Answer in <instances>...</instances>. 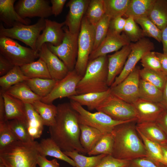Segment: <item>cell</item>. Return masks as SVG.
<instances>
[{
	"mask_svg": "<svg viewBox=\"0 0 167 167\" xmlns=\"http://www.w3.org/2000/svg\"><path fill=\"white\" fill-rule=\"evenodd\" d=\"M57 106L55 123L49 127L50 138L63 152L75 150L83 154L87 153L80 142L78 113L70 103H62Z\"/></svg>",
	"mask_w": 167,
	"mask_h": 167,
	"instance_id": "6da1fadb",
	"label": "cell"
},
{
	"mask_svg": "<svg viewBox=\"0 0 167 167\" xmlns=\"http://www.w3.org/2000/svg\"><path fill=\"white\" fill-rule=\"evenodd\" d=\"M136 121L116 126L112 131L114 144L112 156L119 159L131 161L147 156L143 142L136 129Z\"/></svg>",
	"mask_w": 167,
	"mask_h": 167,
	"instance_id": "7a4b0ae2",
	"label": "cell"
},
{
	"mask_svg": "<svg viewBox=\"0 0 167 167\" xmlns=\"http://www.w3.org/2000/svg\"><path fill=\"white\" fill-rule=\"evenodd\" d=\"M108 75L107 55L89 61L85 73L77 85V95L107 91L110 88L107 84Z\"/></svg>",
	"mask_w": 167,
	"mask_h": 167,
	"instance_id": "3957f363",
	"label": "cell"
},
{
	"mask_svg": "<svg viewBox=\"0 0 167 167\" xmlns=\"http://www.w3.org/2000/svg\"><path fill=\"white\" fill-rule=\"evenodd\" d=\"M38 142L16 141L0 150V163L6 167H37Z\"/></svg>",
	"mask_w": 167,
	"mask_h": 167,
	"instance_id": "277c9868",
	"label": "cell"
},
{
	"mask_svg": "<svg viewBox=\"0 0 167 167\" xmlns=\"http://www.w3.org/2000/svg\"><path fill=\"white\" fill-rule=\"evenodd\" d=\"M95 27L84 16L81 23L78 38V52L75 69L83 76L93 50L95 38Z\"/></svg>",
	"mask_w": 167,
	"mask_h": 167,
	"instance_id": "5b68a950",
	"label": "cell"
},
{
	"mask_svg": "<svg viewBox=\"0 0 167 167\" xmlns=\"http://www.w3.org/2000/svg\"><path fill=\"white\" fill-rule=\"evenodd\" d=\"M70 103L73 108L78 113L79 124L95 128L104 134L112 132L114 128L118 125L137 120L133 119L124 121L115 120L101 111L91 113L74 101L70 100Z\"/></svg>",
	"mask_w": 167,
	"mask_h": 167,
	"instance_id": "8992f818",
	"label": "cell"
},
{
	"mask_svg": "<svg viewBox=\"0 0 167 167\" xmlns=\"http://www.w3.org/2000/svg\"><path fill=\"white\" fill-rule=\"evenodd\" d=\"M45 27V19L44 18H40L33 24L27 25L19 23L9 28H5L1 23L0 36L18 40L36 51V41Z\"/></svg>",
	"mask_w": 167,
	"mask_h": 167,
	"instance_id": "52a82bcc",
	"label": "cell"
},
{
	"mask_svg": "<svg viewBox=\"0 0 167 167\" xmlns=\"http://www.w3.org/2000/svg\"><path fill=\"white\" fill-rule=\"evenodd\" d=\"M0 54L14 66H20L39 58L38 52L11 38L0 36Z\"/></svg>",
	"mask_w": 167,
	"mask_h": 167,
	"instance_id": "ba28073f",
	"label": "cell"
},
{
	"mask_svg": "<svg viewBox=\"0 0 167 167\" xmlns=\"http://www.w3.org/2000/svg\"><path fill=\"white\" fill-rule=\"evenodd\" d=\"M63 29L65 36L59 45L56 46L46 44L49 49L64 62L70 71L75 69L77 60L79 33H72L66 27Z\"/></svg>",
	"mask_w": 167,
	"mask_h": 167,
	"instance_id": "9c48e42d",
	"label": "cell"
},
{
	"mask_svg": "<svg viewBox=\"0 0 167 167\" xmlns=\"http://www.w3.org/2000/svg\"><path fill=\"white\" fill-rule=\"evenodd\" d=\"M118 121L137 119L135 109L132 104L127 103L111 94L96 109Z\"/></svg>",
	"mask_w": 167,
	"mask_h": 167,
	"instance_id": "30bf717a",
	"label": "cell"
},
{
	"mask_svg": "<svg viewBox=\"0 0 167 167\" xmlns=\"http://www.w3.org/2000/svg\"><path fill=\"white\" fill-rule=\"evenodd\" d=\"M130 45L131 51L123 68L110 88L116 86L124 80L134 70L144 55L155 49L153 43L145 37L136 42L131 43Z\"/></svg>",
	"mask_w": 167,
	"mask_h": 167,
	"instance_id": "8fae6325",
	"label": "cell"
},
{
	"mask_svg": "<svg viewBox=\"0 0 167 167\" xmlns=\"http://www.w3.org/2000/svg\"><path fill=\"white\" fill-rule=\"evenodd\" d=\"M139 66H136L132 71L122 82L116 86L110 88L111 94L118 98L132 104L139 97L140 79Z\"/></svg>",
	"mask_w": 167,
	"mask_h": 167,
	"instance_id": "7c38bea8",
	"label": "cell"
},
{
	"mask_svg": "<svg viewBox=\"0 0 167 167\" xmlns=\"http://www.w3.org/2000/svg\"><path fill=\"white\" fill-rule=\"evenodd\" d=\"M83 76L75 70L70 71L63 78L57 81L53 89L47 96L41 101L48 104H52L55 100L77 95L76 88Z\"/></svg>",
	"mask_w": 167,
	"mask_h": 167,
	"instance_id": "4fadbf2b",
	"label": "cell"
},
{
	"mask_svg": "<svg viewBox=\"0 0 167 167\" xmlns=\"http://www.w3.org/2000/svg\"><path fill=\"white\" fill-rule=\"evenodd\" d=\"M50 2L47 0H19L15 8L23 19L39 17L45 19L53 15Z\"/></svg>",
	"mask_w": 167,
	"mask_h": 167,
	"instance_id": "5bb4252c",
	"label": "cell"
},
{
	"mask_svg": "<svg viewBox=\"0 0 167 167\" xmlns=\"http://www.w3.org/2000/svg\"><path fill=\"white\" fill-rule=\"evenodd\" d=\"M131 41L123 32L121 34L109 29L107 35L99 46L90 54L89 61L99 57L118 51Z\"/></svg>",
	"mask_w": 167,
	"mask_h": 167,
	"instance_id": "9a60e30c",
	"label": "cell"
},
{
	"mask_svg": "<svg viewBox=\"0 0 167 167\" xmlns=\"http://www.w3.org/2000/svg\"><path fill=\"white\" fill-rule=\"evenodd\" d=\"M65 25L64 22L58 23L45 19V28L36 42V51L38 52L45 43H50L56 46L59 45L65 36L63 27Z\"/></svg>",
	"mask_w": 167,
	"mask_h": 167,
	"instance_id": "2e32d148",
	"label": "cell"
},
{
	"mask_svg": "<svg viewBox=\"0 0 167 167\" xmlns=\"http://www.w3.org/2000/svg\"><path fill=\"white\" fill-rule=\"evenodd\" d=\"M90 0H71L66 4L69 11L64 21L69 32L79 33L82 21L85 14Z\"/></svg>",
	"mask_w": 167,
	"mask_h": 167,
	"instance_id": "e0dca14e",
	"label": "cell"
},
{
	"mask_svg": "<svg viewBox=\"0 0 167 167\" xmlns=\"http://www.w3.org/2000/svg\"><path fill=\"white\" fill-rule=\"evenodd\" d=\"M38 52L39 58L45 63L51 79L58 81L67 75L69 71L67 67L49 49L46 43L42 45Z\"/></svg>",
	"mask_w": 167,
	"mask_h": 167,
	"instance_id": "ac0fdd59",
	"label": "cell"
},
{
	"mask_svg": "<svg viewBox=\"0 0 167 167\" xmlns=\"http://www.w3.org/2000/svg\"><path fill=\"white\" fill-rule=\"evenodd\" d=\"M132 104L137 114V123L155 122L161 113L165 109L161 103L140 98Z\"/></svg>",
	"mask_w": 167,
	"mask_h": 167,
	"instance_id": "d6986e66",
	"label": "cell"
},
{
	"mask_svg": "<svg viewBox=\"0 0 167 167\" xmlns=\"http://www.w3.org/2000/svg\"><path fill=\"white\" fill-rule=\"evenodd\" d=\"M130 44L125 45L113 54L107 56L108 75L107 84L110 88L122 71L131 52Z\"/></svg>",
	"mask_w": 167,
	"mask_h": 167,
	"instance_id": "ffe728a7",
	"label": "cell"
},
{
	"mask_svg": "<svg viewBox=\"0 0 167 167\" xmlns=\"http://www.w3.org/2000/svg\"><path fill=\"white\" fill-rule=\"evenodd\" d=\"M0 93L4 100L6 121L16 120L27 124L25 104L5 92L0 91Z\"/></svg>",
	"mask_w": 167,
	"mask_h": 167,
	"instance_id": "44dd1931",
	"label": "cell"
},
{
	"mask_svg": "<svg viewBox=\"0 0 167 167\" xmlns=\"http://www.w3.org/2000/svg\"><path fill=\"white\" fill-rule=\"evenodd\" d=\"M15 0H0V19L9 27L17 23L29 25L31 20L22 18L16 11L14 6Z\"/></svg>",
	"mask_w": 167,
	"mask_h": 167,
	"instance_id": "7402d4cb",
	"label": "cell"
},
{
	"mask_svg": "<svg viewBox=\"0 0 167 167\" xmlns=\"http://www.w3.org/2000/svg\"><path fill=\"white\" fill-rule=\"evenodd\" d=\"M37 148L41 156L53 157L66 162L73 167H76L74 161L66 155L50 138L42 139L38 143Z\"/></svg>",
	"mask_w": 167,
	"mask_h": 167,
	"instance_id": "603a6c76",
	"label": "cell"
},
{
	"mask_svg": "<svg viewBox=\"0 0 167 167\" xmlns=\"http://www.w3.org/2000/svg\"><path fill=\"white\" fill-rule=\"evenodd\" d=\"M136 127L137 131L148 139L160 145L167 143L165 133L156 122L137 123Z\"/></svg>",
	"mask_w": 167,
	"mask_h": 167,
	"instance_id": "cb8c5ba5",
	"label": "cell"
},
{
	"mask_svg": "<svg viewBox=\"0 0 167 167\" xmlns=\"http://www.w3.org/2000/svg\"><path fill=\"white\" fill-rule=\"evenodd\" d=\"M25 108L28 131L31 138L35 140L41 136L44 125L42 119L32 104L25 103Z\"/></svg>",
	"mask_w": 167,
	"mask_h": 167,
	"instance_id": "d4e9b609",
	"label": "cell"
},
{
	"mask_svg": "<svg viewBox=\"0 0 167 167\" xmlns=\"http://www.w3.org/2000/svg\"><path fill=\"white\" fill-rule=\"evenodd\" d=\"M110 88L107 91L74 95L69 97L70 100L76 102L82 106H85L90 110L100 105L111 94Z\"/></svg>",
	"mask_w": 167,
	"mask_h": 167,
	"instance_id": "484cf974",
	"label": "cell"
},
{
	"mask_svg": "<svg viewBox=\"0 0 167 167\" xmlns=\"http://www.w3.org/2000/svg\"><path fill=\"white\" fill-rule=\"evenodd\" d=\"M80 142L87 153L89 152L101 139L104 134L93 127L79 124Z\"/></svg>",
	"mask_w": 167,
	"mask_h": 167,
	"instance_id": "4316f807",
	"label": "cell"
},
{
	"mask_svg": "<svg viewBox=\"0 0 167 167\" xmlns=\"http://www.w3.org/2000/svg\"><path fill=\"white\" fill-rule=\"evenodd\" d=\"M4 92L25 104H32L35 101L41 100L42 99L34 93L24 82L15 84Z\"/></svg>",
	"mask_w": 167,
	"mask_h": 167,
	"instance_id": "83f0119b",
	"label": "cell"
},
{
	"mask_svg": "<svg viewBox=\"0 0 167 167\" xmlns=\"http://www.w3.org/2000/svg\"><path fill=\"white\" fill-rule=\"evenodd\" d=\"M156 0H131L124 16L134 19L148 17Z\"/></svg>",
	"mask_w": 167,
	"mask_h": 167,
	"instance_id": "f1b7e54d",
	"label": "cell"
},
{
	"mask_svg": "<svg viewBox=\"0 0 167 167\" xmlns=\"http://www.w3.org/2000/svg\"><path fill=\"white\" fill-rule=\"evenodd\" d=\"M137 131L144 144L147 155L146 157L158 167H167L160 145L148 139L139 131Z\"/></svg>",
	"mask_w": 167,
	"mask_h": 167,
	"instance_id": "f546056e",
	"label": "cell"
},
{
	"mask_svg": "<svg viewBox=\"0 0 167 167\" xmlns=\"http://www.w3.org/2000/svg\"><path fill=\"white\" fill-rule=\"evenodd\" d=\"M57 81L52 79L36 78L24 82L34 93L42 98L50 93Z\"/></svg>",
	"mask_w": 167,
	"mask_h": 167,
	"instance_id": "4dcf8cb0",
	"label": "cell"
},
{
	"mask_svg": "<svg viewBox=\"0 0 167 167\" xmlns=\"http://www.w3.org/2000/svg\"><path fill=\"white\" fill-rule=\"evenodd\" d=\"M148 17L162 30L167 25V0H156Z\"/></svg>",
	"mask_w": 167,
	"mask_h": 167,
	"instance_id": "1f68e13d",
	"label": "cell"
},
{
	"mask_svg": "<svg viewBox=\"0 0 167 167\" xmlns=\"http://www.w3.org/2000/svg\"><path fill=\"white\" fill-rule=\"evenodd\" d=\"M24 74L29 78L51 79L46 65L41 58L20 66Z\"/></svg>",
	"mask_w": 167,
	"mask_h": 167,
	"instance_id": "d6a6232c",
	"label": "cell"
},
{
	"mask_svg": "<svg viewBox=\"0 0 167 167\" xmlns=\"http://www.w3.org/2000/svg\"><path fill=\"white\" fill-rule=\"evenodd\" d=\"M32 105L42 119L44 126L49 127L54 124L57 113V106L45 103L41 100L36 101Z\"/></svg>",
	"mask_w": 167,
	"mask_h": 167,
	"instance_id": "836d02e7",
	"label": "cell"
},
{
	"mask_svg": "<svg viewBox=\"0 0 167 167\" xmlns=\"http://www.w3.org/2000/svg\"><path fill=\"white\" fill-rule=\"evenodd\" d=\"M131 0H103L105 15L111 19L124 16Z\"/></svg>",
	"mask_w": 167,
	"mask_h": 167,
	"instance_id": "e575fe53",
	"label": "cell"
},
{
	"mask_svg": "<svg viewBox=\"0 0 167 167\" xmlns=\"http://www.w3.org/2000/svg\"><path fill=\"white\" fill-rule=\"evenodd\" d=\"M19 66H15L9 72L0 77V91L5 92L11 86L29 79Z\"/></svg>",
	"mask_w": 167,
	"mask_h": 167,
	"instance_id": "d590c367",
	"label": "cell"
},
{
	"mask_svg": "<svg viewBox=\"0 0 167 167\" xmlns=\"http://www.w3.org/2000/svg\"><path fill=\"white\" fill-rule=\"evenodd\" d=\"M139 97L141 99L160 103L162 100V92L153 84L140 79Z\"/></svg>",
	"mask_w": 167,
	"mask_h": 167,
	"instance_id": "8d00e7d4",
	"label": "cell"
},
{
	"mask_svg": "<svg viewBox=\"0 0 167 167\" xmlns=\"http://www.w3.org/2000/svg\"><path fill=\"white\" fill-rule=\"evenodd\" d=\"M75 162L76 167H96L106 155L100 154L87 156L76 151L63 152Z\"/></svg>",
	"mask_w": 167,
	"mask_h": 167,
	"instance_id": "74e56055",
	"label": "cell"
},
{
	"mask_svg": "<svg viewBox=\"0 0 167 167\" xmlns=\"http://www.w3.org/2000/svg\"><path fill=\"white\" fill-rule=\"evenodd\" d=\"M113 144L114 137L112 133L105 134L87 154L89 156L100 154L111 155Z\"/></svg>",
	"mask_w": 167,
	"mask_h": 167,
	"instance_id": "f35d334b",
	"label": "cell"
},
{
	"mask_svg": "<svg viewBox=\"0 0 167 167\" xmlns=\"http://www.w3.org/2000/svg\"><path fill=\"white\" fill-rule=\"evenodd\" d=\"M139 75L141 79L151 83L163 91L167 80V75L163 72L143 68L139 71Z\"/></svg>",
	"mask_w": 167,
	"mask_h": 167,
	"instance_id": "ab89813d",
	"label": "cell"
},
{
	"mask_svg": "<svg viewBox=\"0 0 167 167\" xmlns=\"http://www.w3.org/2000/svg\"><path fill=\"white\" fill-rule=\"evenodd\" d=\"M105 15L103 0H91L84 15L89 22L95 26Z\"/></svg>",
	"mask_w": 167,
	"mask_h": 167,
	"instance_id": "60d3db41",
	"label": "cell"
},
{
	"mask_svg": "<svg viewBox=\"0 0 167 167\" xmlns=\"http://www.w3.org/2000/svg\"><path fill=\"white\" fill-rule=\"evenodd\" d=\"M134 19L140 26L145 36L153 38L158 42H161V31L148 17Z\"/></svg>",
	"mask_w": 167,
	"mask_h": 167,
	"instance_id": "b9f144b4",
	"label": "cell"
},
{
	"mask_svg": "<svg viewBox=\"0 0 167 167\" xmlns=\"http://www.w3.org/2000/svg\"><path fill=\"white\" fill-rule=\"evenodd\" d=\"M8 125L18 140L24 142L34 141L28 133L26 123L16 120L7 121Z\"/></svg>",
	"mask_w": 167,
	"mask_h": 167,
	"instance_id": "7bdbcfd3",
	"label": "cell"
},
{
	"mask_svg": "<svg viewBox=\"0 0 167 167\" xmlns=\"http://www.w3.org/2000/svg\"><path fill=\"white\" fill-rule=\"evenodd\" d=\"M123 32L131 42H136L145 37L142 29L132 17L126 19Z\"/></svg>",
	"mask_w": 167,
	"mask_h": 167,
	"instance_id": "ee69618b",
	"label": "cell"
},
{
	"mask_svg": "<svg viewBox=\"0 0 167 167\" xmlns=\"http://www.w3.org/2000/svg\"><path fill=\"white\" fill-rule=\"evenodd\" d=\"M110 20V19L105 15L95 26L94 42L92 51L99 46L106 37Z\"/></svg>",
	"mask_w": 167,
	"mask_h": 167,
	"instance_id": "f6af8a7d",
	"label": "cell"
},
{
	"mask_svg": "<svg viewBox=\"0 0 167 167\" xmlns=\"http://www.w3.org/2000/svg\"><path fill=\"white\" fill-rule=\"evenodd\" d=\"M18 140L9 128L7 121L0 122V150Z\"/></svg>",
	"mask_w": 167,
	"mask_h": 167,
	"instance_id": "bcb514c9",
	"label": "cell"
},
{
	"mask_svg": "<svg viewBox=\"0 0 167 167\" xmlns=\"http://www.w3.org/2000/svg\"><path fill=\"white\" fill-rule=\"evenodd\" d=\"M140 61L143 68L163 72L160 61L156 56L155 52L151 51L147 53L143 57Z\"/></svg>",
	"mask_w": 167,
	"mask_h": 167,
	"instance_id": "7dc6e473",
	"label": "cell"
},
{
	"mask_svg": "<svg viewBox=\"0 0 167 167\" xmlns=\"http://www.w3.org/2000/svg\"><path fill=\"white\" fill-rule=\"evenodd\" d=\"M130 161L115 158L111 155H107L96 167H129Z\"/></svg>",
	"mask_w": 167,
	"mask_h": 167,
	"instance_id": "c3c4849f",
	"label": "cell"
},
{
	"mask_svg": "<svg viewBox=\"0 0 167 167\" xmlns=\"http://www.w3.org/2000/svg\"><path fill=\"white\" fill-rule=\"evenodd\" d=\"M126 22V19L120 17L111 19L109 29L121 34L123 31Z\"/></svg>",
	"mask_w": 167,
	"mask_h": 167,
	"instance_id": "681fc988",
	"label": "cell"
},
{
	"mask_svg": "<svg viewBox=\"0 0 167 167\" xmlns=\"http://www.w3.org/2000/svg\"><path fill=\"white\" fill-rule=\"evenodd\" d=\"M129 167H158L147 157L136 159L130 161Z\"/></svg>",
	"mask_w": 167,
	"mask_h": 167,
	"instance_id": "f907efd6",
	"label": "cell"
},
{
	"mask_svg": "<svg viewBox=\"0 0 167 167\" xmlns=\"http://www.w3.org/2000/svg\"><path fill=\"white\" fill-rule=\"evenodd\" d=\"M37 163L39 167H60L56 159L49 161L47 159L46 157L40 154L38 156Z\"/></svg>",
	"mask_w": 167,
	"mask_h": 167,
	"instance_id": "816d5d0a",
	"label": "cell"
},
{
	"mask_svg": "<svg viewBox=\"0 0 167 167\" xmlns=\"http://www.w3.org/2000/svg\"><path fill=\"white\" fill-rule=\"evenodd\" d=\"M15 66L7 59L0 54V76L6 74Z\"/></svg>",
	"mask_w": 167,
	"mask_h": 167,
	"instance_id": "f5cc1de1",
	"label": "cell"
},
{
	"mask_svg": "<svg viewBox=\"0 0 167 167\" xmlns=\"http://www.w3.org/2000/svg\"><path fill=\"white\" fill-rule=\"evenodd\" d=\"M52 13L55 16L59 15L62 11L66 0H51L50 1Z\"/></svg>",
	"mask_w": 167,
	"mask_h": 167,
	"instance_id": "db71d44e",
	"label": "cell"
},
{
	"mask_svg": "<svg viewBox=\"0 0 167 167\" xmlns=\"http://www.w3.org/2000/svg\"><path fill=\"white\" fill-rule=\"evenodd\" d=\"M156 122L163 130L167 138V110L165 109L161 113Z\"/></svg>",
	"mask_w": 167,
	"mask_h": 167,
	"instance_id": "11a10c76",
	"label": "cell"
},
{
	"mask_svg": "<svg viewBox=\"0 0 167 167\" xmlns=\"http://www.w3.org/2000/svg\"><path fill=\"white\" fill-rule=\"evenodd\" d=\"M160 61L163 72L167 75V55L163 53L155 52Z\"/></svg>",
	"mask_w": 167,
	"mask_h": 167,
	"instance_id": "9f6ffc18",
	"label": "cell"
},
{
	"mask_svg": "<svg viewBox=\"0 0 167 167\" xmlns=\"http://www.w3.org/2000/svg\"><path fill=\"white\" fill-rule=\"evenodd\" d=\"M161 42L163 53L167 55V25L161 30Z\"/></svg>",
	"mask_w": 167,
	"mask_h": 167,
	"instance_id": "6f0895ef",
	"label": "cell"
},
{
	"mask_svg": "<svg viewBox=\"0 0 167 167\" xmlns=\"http://www.w3.org/2000/svg\"><path fill=\"white\" fill-rule=\"evenodd\" d=\"M4 121H6L5 103L2 95L0 93V122Z\"/></svg>",
	"mask_w": 167,
	"mask_h": 167,
	"instance_id": "680465c9",
	"label": "cell"
},
{
	"mask_svg": "<svg viewBox=\"0 0 167 167\" xmlns=\"http://www.w3.org/2000/svg\"><path fill=\"white\" fill-rule=\"evenodd\" d=\"M163 106L165 109L167 110V80L162 91V97L160 103Z\"/></svg>",
	"mask_w": 167,
	"mask_h": 167,
	"instance_id": "91938a15",
	"label": "cell"
},
{
	"mask_svg": "<svg viewBox=\"0 0 167 167\" xmlns=\"http://www.w3.org/2000/svg\"><path fill=\"white\" fill-rule=\"evenodd\" d=\"M160 146L164 159L167 164V143Z\"/></svg>",
	"mask_w": 167,
	"mask_h": 167,
	"instance_id": "94428289",
	"label": "cell"
},
{
	"mask_svg": "<svg viewBox=\"0 0 167 167\" xmlns=\"http://www.w3.org/2000/svg\"><path fill=\"white\" fill-rule=\"evenodd\" d=\"M0 167H6L4 165L1 163H0Z\"/></svg>",
	"mask_w": 167,
	"mask_h": 167,
	"instance_id": "6125c7cd",
	"label": "cell"
}]
</instances>
